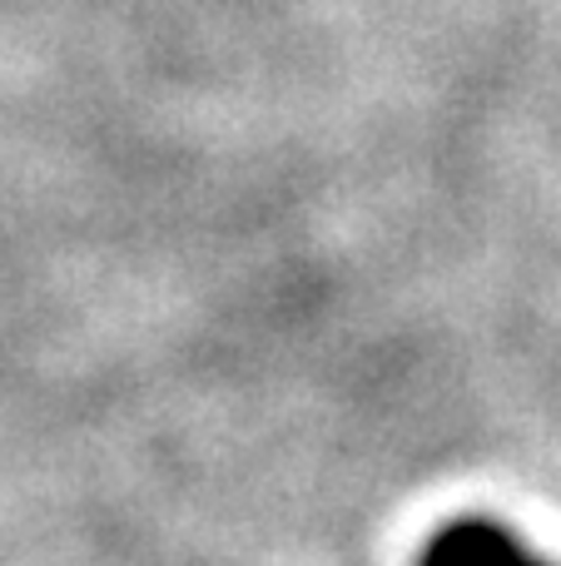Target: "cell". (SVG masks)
<instances>
[{
    "label": "cell",
    "instance_id": "cell-1",
    "mask_svg": "<svg viewBox=\"0 0 561 566\" xmlns=\"http://www.w3.org/2000/svg\"><path fill=\"white\" fill-rule=\"evenodd\" d=\"M417 566H547V562H537L507 527L467 517L437 532L427 542V552L417 557Z\"/></svg>",
    "mask_w": 561,
    "mask_h": 566
}]
</instances>
